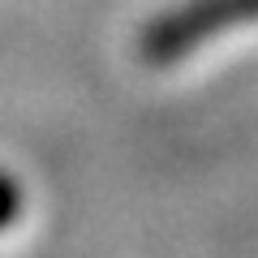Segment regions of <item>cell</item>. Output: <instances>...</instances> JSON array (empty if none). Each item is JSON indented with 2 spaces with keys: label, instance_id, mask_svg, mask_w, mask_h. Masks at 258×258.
Returning a JSON list of instances; mask_svg holds the SVG:
<instances>
[{
  "label": "cell",
  "instance_id": "obj_1",
  "mask_svg": "<svg viewBox=\"0 0 258 258\" xmlns=\"http://www.w3.org/2000/svg\"><path fill=\"white\" fill-rule=\"evenodd\" d=\"M245 18H258V0H198L189 9L164 18L159 26H151L147 56H176L185 47H194L198 39H207L215 26L245 22Z\"/></svg>",
  "mask_w": 258,
  "mask_h": 258
}]
</instances>
